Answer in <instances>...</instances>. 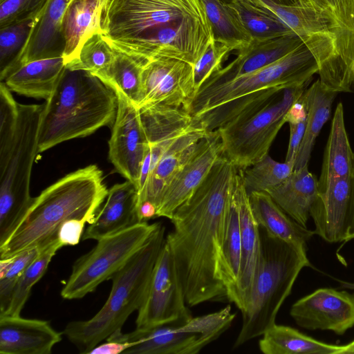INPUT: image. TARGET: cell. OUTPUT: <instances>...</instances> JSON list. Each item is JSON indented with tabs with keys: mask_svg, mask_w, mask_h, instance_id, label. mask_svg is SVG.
Segmentation results:
<instances>
[{
	"mask_svg": "<svg viewBox=\"0 0 354 354\" xmlns=\"http://www.w3.org/2000/svg\"><path fill=\"white\" fill-rule=\"evenodd\" d=\"M341 354H354V340L346 345H343Z\"/></svg>",
	"mask_w": 354,
	"mask_h": 354,
	"instance_id": "obj_46",
	"label": "cell"
},
{
	"mask_svg": "<svg viewBox=\"0 0 354 354\" xmlns=\"http://www.w3.org/2000/svg\"><path fill=\"white\" fill-rule=\"evenodd\" d=\"M131 346V343L106 340V343L98 344L88 354H120Z\"/></svg>",
	"mask_w": 354,
	"mask_h": 354,
	"instance_id": "obj_45",
	"label": "cell"
},
{
	"mask_svg": "<svg viewBox=\"0 0 354 354\" xmlns=\"http://www.w3.org/2000/svg\"><path fill=\"white\" fill-rule=\"evenodd\" d=\"M65 69L63 57L38 59L21 66L3 82L11 91L47 100Z\"/></svg>",
	"mask_w": 354,
	"mask_h": 354,
	"instance_id": "obj_27",
	"label": "cell"
},
{
	"mask_svg": "<svg viewBox=\"0 0 354 354\" xmlns=\"http://www.w3.org/2000/svg\"><path fill=\"white\" fill-rule=\"evenodd\" d=\"M42 248H29L10 258L0 259V315L8 308L12 293L20 277L39 255Z\"/></svg>",
	"mask_w": 354,
	"mask_h": 354,
	"instance_id": "obj_40",
	"label": "cell"
},
{
	"mask_svg": "<svg viewBox=\"0 0 354 354\" xmlns=\"http://www.w3.org/2000/svg\"><path fill=\"white\" fill-rule=\"evenodd\" d=\"M287 122L290 127V138L285 161L294 162L295 164L306 125V109L299 99L289 110L287 114Z\"/></svg>",
	"mask_w": 354,
	"mask_h": 354,
	"instance_id": "obj_43",
	"label": "cell"
},
{
	"mask_svg": "<svg viewBox=\"0 0 354 354\" xmlns=\"http://www.w3.org/2000/svg\"><path fill=\"white\" fill-rule=\"evenodd\" d=\"M115 92L118 97V110L109 140V158L115 171L138 189L149 144L140 109L121 93Z\"/></svg>",
	"mask_w": 354,
	"mask_h": 354,
	"instance_id": "obj_14",
	"label": "cell"
},
{
	"mask_svg": "<svg viewBox=\"0 0 354 354\" xmlns=\"http://www.w3.org/2000/svg\"><path fill=\"white\" fill-rule=\"evenodd\" d=\"M237 172L222 154L170 219L174 228L165 241L190 306L206 301H228L218 275V258Z\"/></svg>",
	"mask_w": 354,
	"mask_h": 354,
	"instance_id": "obj_1",
	"label": "cell"
},
{
	"mask_svg": "<svg viewBox=\"0 0 354 354\" xmlns=\"http://www.w3.org/2000/svg\"><path fill=\"white\" fill-rule=\"evenodd\" d=\"M290 315L301 328L342 335L354 326V293L319 288L295 302Z\"/></svg>",
	"mask_w": 354,
	"mask_h": 354,
	"instance_id": "obj_17",
	"label": "cell"
},
{
	"mask_svg": "<svg viewBox=\"0 0 354 354\" xmlns=\"http://www.w3.org/2000/svg\"><path fill=\"white\" fill-rule=\"evenodd\" d=\"M317 63L310 50L302 44L278 61L252 73L225 83L201 87L187 108L194 117L225 102L259 90L306 86Z\"/></svg>",
	"mask_w": 354,
	"mask_h": 354,
	"instance_id": "obj_8",
	"label": "cell"
},
{
	"mask_svg": "<svg viewBox=\"0 0 354 354\" xmlns=\"http://www.w3.org/2000/svg\"><path fill=\"white\" fill-rule=\"evenodd\" d=\"M234 190L239 202L242 249L237 308L242 312L248 302L259 261L261 235L244 185L243 169H238Z\"/></svg>",
	"mask_w": 354,
	"mask_h": 354,
	"instance_id": "obj_23",
	"label": "cell"
},
{
	"mask_svg": "<svg viewBox=\"0 0 354 354\" xmlns=\"http://www.w3.org/2000/svg\"><path fill=\"white\" fill-rule=\"evenodd\" d=\"M211 27L214 40L239 50L252 41V37L226 0H201Z\"/></svg>",
	"mask_w": 354,
	"mask_h": 354,
	"instance_id": "obj_34",
	"label": "cell"
},
{
	"mask_svg": "<svg viewBox=\"0 0 354 354\" xmlns=\"http://www.w3.org/2000/svg\"><path fill=\"white\" fill-rule=\"evenodd\" d=\"M114 48V58L100 79L114 91L121 93L140 108L142 102V73L148 60Z\"/></svg>",
	"mask_w": 354,
	"mask_h": 354,
	"instance_id": "obj_33",
	"label": "cell"
},
{
	"mask_svg": "<svg viewBox=\"0 0 354 354\" xmlns=\"http://www.w3.org/2000/svg\"><path fill=\"white\" fill-rule=\"evenodd\" d=\"M310 215L315 234L324 241L335 243L354 239V176L319 185Z\"/></svg>",
	"mask_w": 354,
	"mask_h": 354,
	"instance_id": "obj_15",
	"label": "cell"
},
{
	"mask_svg": "<svg viewBox=\"0 0 354 354\" xmlns=\"http://www.w3.org/2000/svg\"><path fill=\"white\" fill-rule=\"evenodd\" d=\"M138 189L129 180L115 184L93 221L84 230L83 241L99 240L140 223L137 214Z\"/></svg>",
	"mask_w": 354,
	"mask_h": 354,
	"instance_id": "obj_22",
	"label": "cell"
},
{
	"mask_svg": "<svg viewBox=\"0 0 354 354\" xmlns=\"http://www.w3.org/2000/svg\"><path fill=\"white\" fill-rule=\"evenodd\" d=\"M252 40H266L295 34L278 19L263 12L245 0L227 1Z\"/></svg>",
	"mask_w": 354,
	"mask_h": 354,
	"instance_id": "obj_36",
	"label": "cell"
},
{
	"mask_svg": "<svg viewBox=\"0 0 354 354\" xmlns=\"http://www.w3.org/2000/svg\"><path fill=\"white\" fill-rule=\"evenodd\" d=\"M174 259L166 241L153 270L136 328L185 322L191 319Z\"/></svg>",
	"mask_w": 354,
	"mask_h": 354,
	"instance_id": "obj_13",
	"label": "cell"
},
{
	"mask_svg": "<svg viewBox=\"0 0 354 354\" xmlns=\"http://www.w3.org/2000/svg\"><path fill=\"white\" fill-rule=\"evenodd\" d=\"M261 253L242 326L234 348L261 336L275 323L301 270L312 267L306 250L284 241L260 227Z\"/></svg>",
	"mask_w": 354,
	"mask_h": 354,
	"instance_id": "obj_5",
	"label": "cell"
},
{
	"mask_svg": "<svg viewBox=\"0 0 354 354\" xmlns=\"http://www.w3.org/2000/svg\"><path fill=\"white\" fill-rule=\"evenodd\" d=\"M241 252L239 207L234 187L227 211L219 253L218 275L225 289L228 301L235 304L236 306L239 301Z\"/></svg>",
	"mask_w": 354,
	"mask_h": 354,
	"instance_id": "obj_25",
	"label": "cell"
},
{
	"mask_svg": "<svg viewBox=\"0 0 354 354\" xmlns=\"http://www.w3.org/2000/svg\"><path fill=\"white\" fill-rule=\"evenodd\" d=\"M71 1H49L42 15L32 27L12 72L30 62L62 57L64 42L61 34V26Z\"/></svg>",
	"mask_w": 354,
	"mask_h": 354,
	"instance_id": "obj_24",
	"label": "cell"
},
{
	"mask_svg": "<svg viewBox=\"0 0 354 354\" xmlns=\"http://www.w3.org/2000/svg\"><path fill=\"white\" fill-rule=\"evenodd\" d=\"M165 227L160 223L147 242L111 278L112 288L102 308L91 319L72 321L62 334L88 354L120 330L128 317L142 306L153 268L165 243Z\"/></svg>",
	"mask_w": 354,
	"mask_h": 354,
	"instance_id": "obj_4",
	"label": "cell"
},
{
	"mask_svg": "<svg viewBox=\"0 0 354 354\" xmlns=\"http://www.w3.org/2000/svg\"><path fill=\"white\" fill-rule=\"evenodd\" d=\"M342 285H343V286H344L346 288L354 289V283H348V282H344V283H342Z\"/></svg>",
	"mask_w": 354,
	"mask_h": 354,
	"instance_id": "obj_47",
	"label": "cell"
},
{
	"mask_svg": "<svg viewBox=\"0 0 354 354\" xmlns=\"http://www.w3.org/2000/svg\"><path fill=\"white\" fill-rule=\"evenodd\" d=\"M63 245L56 239L44 247L39 255L26 268L17 281L6 311L0 315L18 316L27 301L31 290L45 274L50 262Z\"/></svg>",
	"mask_w": 354,
	"mask_h": 354,
	"instance_id": "obj_35",
	"label": "cell"
},
{
	"mask_svg": "<svg viewBox=\"0 0 354 354\" xmlns=\"http://www.w3.org/2000/svg\"><path fill=\"white\" fill-rule=\"evenodd\" d=\"M351 176H354V152L346 130L343 105L339 103L331 122L319 185L329 180Z\"/></svg>",
	"mask_w": 354,
	"mask_h": 354,
	"instance_id": "obj_31",
	"label": "cell"
},
{
	"mask_svg": "<svg viewBox=\"0 0 354 354\" xmlns=\"http://www.w3.org/2000/svg\"><path fill=\"white\" fill-rule=\"evenodd\" d=\"M253 215L269 234L306 250V243L315 234L290 217L266 192L248 194Z\"/></svg>",
	"mask_w": 354,
	"mask_h": 354,
	"instance_id": "obj_29",
	"label": "cell"
},
{
	"mask_svg": "<svg viewBox=\"0 0 354 354\" xmlns=\"http://www.w3.org/2000/svg\"><path fill=\"white\" fill-rule=\"evenodd\" d=\"M118 110L115 92L100 78L81 70L66 69L44 104L38 151L99 129L113 126Z\"/></svg>",
	"mask_w": 354,
	"mask_h": 354,
	"instance_id": "obj_3",
	"label": "cell"
},
{
	"mask_svg": "<svg viewBox=\"0 0 354 354\" xmlns=\"http://www.w3.org/2000/svg\"><path fill=\"white\" fill-rule=\"evenodd\" d=\"M160 223H138L97 240L88 252L79 257L61 290L64 299H81L112 277L147 242Z\"/></svg>",
	"mask_w": 354,
	"mask_h": 354,
	"instance_id": "obj_10",
	"label": "cell"
},
{
	"mask_svg": "<svg viewBox=\"0 0 354 354\" xmlns=\"http://www.w3.org/2000/svg\"><path fill=\"white\" fill-rule=\"evenodd\" d=\"M212 39L205 15L185 17L133 38L108 40L114 48L138 58L149 60L165 57L194 66Z\"/></svg>",
	"mask_w": 354,
	"mask_h": 354,
	"instance_id": "obj_11",
	"label": "cell"
},
{
	"mask_svg": "<svg viewBox=\"0 0 354 354\" xmlns=\"http://www.w3.org/2000/svg\"><path fill=\"white\" fill-rule=\"evenodd\" d=\"M267 193L290 217L306 227L318 196L319 181L306 165L293 170L282 183Z\"/></svg>",
	"mask_w": 354,
	"mask_h": 354,
	"instance_id": "obj_28",
	"label": "cell"
},
{
	"mask_svg": "<svg viewBox=\"0 0 354 354\" xmlns=\"http://www.w3.org/2000/svg\"><path fill=\"white\" fill-rule=\"evenodd\" d=\"M207 133L194 118V122L173 141L149 171L145 185L138 194L137 207L147 201L158 208L165 189Z\"/></svg>",
	"mask_w": 354,
	"mask_h": 354,
	"instance_id": "obj_19",
	"label": "cell"
},
{
	"mask_svg": "<svg viewBox=\"0 0 354 354\" xmlns=\"http://www.w3.org/2000/svg\"><path fill=\"white\" fill-rule=\"evenodd\" d=\"M259 341L264 354H341L343 346L318 341L288 326L274 324Z\"/></svg>",
	"mask_w": 354,
	"mask_h": 354,
	"instance_id": "obj_32",
	"label": "cell"
},
{
	"mask_svg": "<svg viewBox=\"0 0 354 354\" xmlns=\"http://www.w3.org/2000/svg\"><path fill=\"white\" fill-rule=\"evenodd\" d=\"M232 50L214 39L194 64L195 95L204 82L216 71L222 68V63Z\"/></svg>",
	"mask_w": 354,
	"mask_h": 354,
	"instance_id": "obj_42",
	"label": "cell"
},
{
	"mask_svg": "<svg viewBox=\"0 0 354 354\" xmlns=\"http://www.w3.org/2000/svg\"><path fill=\"white\" fill-rule=\"evenodd\" d=\"M115 56V48L102 32L88 37L77 56L66 67L88 72L100 78L108 69Z\"/></svg>",
	"mask_w": 354,
	"mask_h": 354,
	"instance_id": "obj_38",
	"label": "cell"
},
{
	"mask_svg": "<svg viewBox=\"0 0 354 354\" xmlns=\"http://www.w3.org/2000/svg\"><path fill=\"white\" fill-rule=\"evenodd\" d=\"M42 104H18L14 135L0 140V245L10 236L34 198L30 194L31 171L38 151Z\"/></svg>",
	"mask_w": 354,
	"mask_h": 354,
	"instance_id": "obj_6",
	"label": "cell"
},
{
	"mask_svg": "<svg viewBox=\"0 0 354 354\" xmlns=\"http://www.w3.org/2000/svg\"><path fill=\"white\" fill-rule=\"evenodd\" d=\"M50 0H0V29L28 20H38Z\"/></svg>",
	"mask_w": 354,
	"mask_h": 354,
	"instance_id": "obj_41",
	"label": "cell"
},
{
	"mask_svg": "<svg viewBox=\"0 0 354 354\" xmlns=\"http://www.w3.org/2000/svg\"><path fill=\"white\" fill-rule=\"evenodd\" d=\"M305 89L306 86L283 88L218 128L223 155L243 170L264 158Z\"/></svg>",
	"mask_w": 354,
	"mask_h": 354,
	"instance_id": "obj_7",
	"label": "cell"
},
{
	"mask_svg": "<svg viewBox=\"0 0 354 354\" xmlns=\"http://www.w3.org/2000/svg\"><path fill=\"white\" fill-rule=\"evenodd\" d=\"M142 83L140 108L165 104L186 110L195 95L193 65L176 59L162 57L148 60Z\"/></svg>",
	"mask_w": 354,
	"mask_h": 354,
	"instance_id": "obj_16",
	"label": "cell"
},
{
	"mask_svg": "<svg viewBox=\"0 0 354 354\" xmlns=\"http://www.w3.org/2000/svg\"><path fill=\"white\" fill-rule=\"evenodd\" d=\"M336 94L318 79L308 88H306L301 95L299 100L306 112V125L294 170L308 165L315 140L330 116Z\"/></svg>",
	"mask_w": 354,
	"mask_h": 354,
	"instance_id": "obj_30",
	"label": "cell"
},
{
	"mask_svg": "<svg viewBox=\"0 0 354 354\" xmlns=\"http://www.w3.org/2000/svg\"><path fill=\"white\" fill-rule=\"evenodd\" d=\"M106 0H71L64 13L61 34L64 42L65 65L77 56L92 35L101 31L100 19Z\"/></svg>",
	"mask_w": 354,
	"mask_h": 354,
	"instance_id": "obj_26",
	"label": "cell"
},
{
	"mask_svg": "<svg viewBox=\"0 0 354 354\" xmlns=\"http://www.w3.org/2000/svg\"><path fill=\"white\" fill-rule=\"evenodd\" d=\"M205 15L201 0H106L100 26L106 39H124L185 17Z\"/></svg>",
	"mask_w": 354,
	"mask_h": 354,
	"instance_id": "obj_12",
	"label": "cell"
},
{
	"mask_svg": "<svg viewBox=\"0 0 354 354\" xmlns=\"http://www.w3.org/2000/svg\"><path fill=\"white\" fill-rule=\"evenodd\" d=\"M62 335L46 320L0 315L1 354H50Z\"/></svg>",
	"mask_w": 354,
	"mask_h": 354,
	"instance_id": "obj_21",
	"label": "cell"
},
{
	"mask_svg": "<svg viewBox=\"0 0 354 354\" xmlns=\"http://www.w3.org/2000/svg\"><path fill=\"white\" fill-rule=\"evenodd\" d=\"M37 20H28L0 29V80L13 71L32 27Z\"/></svg>",
	"mask_w": 354,
	"mask_h": 354,
	"instance_id": "obj_39",
	"label": "cell"
},
{
	"mask_svg": "<svg viewBox=\"0 0 354 354\" xmlns=\"http://www.w3.org/2000/svg\"><path fill=\"white\" fill-rule=\"evenodd\" d=\"M86 222L80 219H71L64 223L59 229L57 239L62 245H77L82 237Z\"/></svg>",
	"mask_w": 354,
	"mask_h": 354,
	"instance_id": "obj_44",
	"label": "cell"
},
{
	"mask_svg": "<svg viewBox=\"0 0 354 354\" xmlns=\"http://www.w3.org/2000/svg\"><path fill=\"white\" fill-rule=\"evenodd\" d=\"M302 44L296 34L261 41L252 40L250 44L237 51L233 61L214 72L201 88L221 84L257 71L283 58Z\"/></svg>",
	"mask_w": 354,
	"mask_h": 354,
	"instance_id": "obj_20",
	"label": "cell"
},
{
	"mask_svg": "<svg viewBox=\"0 0 354 354\" xmlns=\"http://www.w3.org/2000/svg\"><path fill=\"white\" fill-rule=\"evenodd\" d=\"M226 1H230V0H226ZM245 1H247V0H245Z\"/></svg>",
	"mask_w": 354,
	"mask_h": 354,
	"instance_id": "obj_48",
	"label": "cell"
},
{
	"mask_svg": "<svg viewBox=\"0 0 354 354\" xmlns=\"http://www.w3.org/2000/svg\"><path fill=\"white\" fill-rule=\"evenodd\" d=\"M109 190L95 165L71 172L43 190L8 239L0 245V259L24 250L44 248L57 239L59 229L71 219L91 223Z\"/></svg>",
	"mask_w": 354,
	"mask_h": 354,
	"instance_id": "obj_2",
	"label": "cell"
},
{
	"mask_svg": "<svg viewBox=\"0 0 354 354\" xmlns=\"http://www.w3.org/2000/svg\"><path fill=\"white\" fill-rule=\"evenodd\" d=\"M222 154L218 131H208L165 189L156 217L171 219L176 209L194 192Z\"/></svg>",
	"mask_w": 354,
	"mask_h": 354,
	"instance_id": "obj_18",
	"label": "cell"
},
{
	"mask_svg": "<svg viewBox=\"0 0 354 354\" xmlns=\"http://www.w3.org/2000/svg\"><path fill=\"white\" fill-rule=\"evenodd\" d=\"M236 315L231 306L185 322L121 330L106 340L131 344L124 354H196L218 339L232 325Z\"/></svg>",
	"mask_w": 354,
	"mask_h": 354,
	"instance_id": "obj_9",
	"label": "cell"
},
{
	"mask_svg": "<svg viewBox=\"0 0 354 354\" xmlns=\"http://www.w3.org/2000/svg\"><path fill=\"white\" fill-rule=\"evenodd\" d=\"M294 162H280L269 154L243 170V182L248 194L266 192L282 183L293 171Z\"/></svg>",
	"mask_w": 354,
	"mask_h": 354,
	"instance_id": "obj_37",
	"label": "cell"
}]
</instances>
